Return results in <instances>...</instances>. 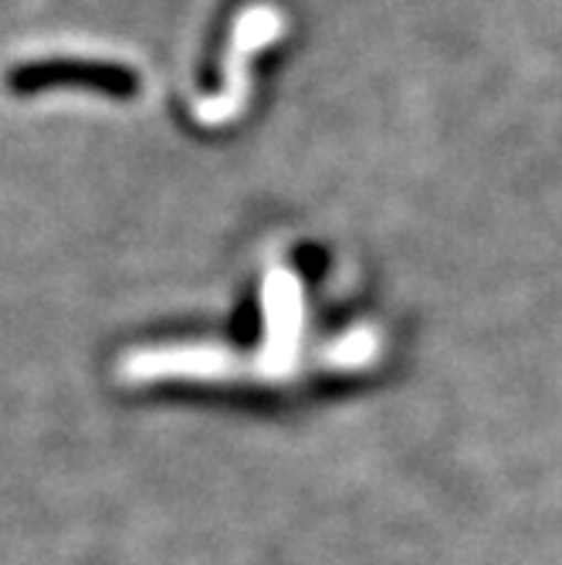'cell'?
<instances>
[{
  "mask_svg": "<svg viewBox=\"0 0 562 565\" xmlns=\"http://www.w3.org/2000/svg\"><path fill=\"white\" fill-rule=\"evenodd\" d=\"M8 85L18 95H31V92L55 88V85H88V88H102L113 95H132L139 88L132 72L119 65H98V62H34V65L14 68Z\"/></svg>",
  "mask_w": 562,
  "mask_h": 565,
  "instance_id": "6da1fadb",
  "label": "cell"
}]
</instances>
